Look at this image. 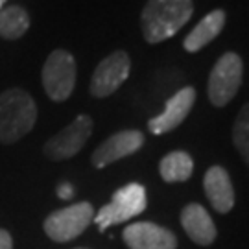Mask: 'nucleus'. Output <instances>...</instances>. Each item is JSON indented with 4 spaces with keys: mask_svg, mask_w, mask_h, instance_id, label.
<instances>
[{
    "mask_svg": "<svg viewBox=\"0 0 249 249\" xmlns=\"http://www.w3.org/2000/svg\"><path fill=\"white\" fill-rule=\"evenodd\" d=\"M194 13V0H148L141 13V28L150 45L174 37Z\"/></svg>",
    "mask_w": 249,
    "mask_h": 249,
    "instance_id": "nucleus-1",
    "label": "nucleus"
},
{
    "mask_svg": "<svg viewBox=\"0 0 249 249\" xmlns=\"http://www.w3.org/2000/svg\"><path fill=\"white\" fill-rule=\"evenodd\" d=\"M37 122V106L22 89H8L0 94V142L13 144L26 137Z\"/></svg>",
    "mask_w": 249,
    "mask_h": 249,
    "instance_id": "nucleus-2",
    "label": "nucleus"
},
{
    "mask_svg": "<svg viewBox=\"0 0 249 249\" xmlns=\"http://www.w3.org/2000/svg\"><path fill=\"white\" fill-rule=\"evenodd\" d=\"M146 205H148L146 188L141 183H129V185L116 190L111 197V201L104 205L98 213L94 214L92 222L96 223L100 231L104 232L113 225L124 223L129 218H135L141 213H144Z\"/></svg>",
    "mask_w": 249,
    "mask_h": 249,
    "instance_id": "nucleus-3",
    "label": "nucleus"
},
{
    "mask_svg": "<svg viewBox=\"0 0 249 249\" xmlns=\"http://www.w3.org/2000/svg\"><path fill=\"white\" fill-rule=\"evenodd\" d=\"M244 78V61L236 52H225L214 63L207 94L214 107H225L240 90Z\"/></svg>",
    "mask_w": 249,
    "mask_h": 249,
    "instance_id": "nucleus-4",
    "label": "nucleus"
},
{
    "mask_svg": "<svg viewBox=\"0 0 249 249\" xmlns=\"http://www.w3.org/2000/svg\"><path fill=\"white\" fill-rule=\"evenodd\" d=\"M76 59L69 50L57 48L46 57L43 65V87L52 102H65L71 98L76 87Z\"/></svg>",
    "mask_w": 249,
    "mask_h": 249,
    "instance_id": "nucleus-5",
    "label": "nucleus"
},
{
    "mask_svg": "<svg viewBox=\"0 0 249 249\" xmlns=\"http://www.w3.org/2000/svg\"><path fill=\"white\" fill-rule=\"evenodd\" d=\"M92 218H94L92 205L89 201H80L48 214V218L43 223V229L50 240L63 244L78 238L92 223Z\"/></svg>",
    "mask_w": 249,
    "mask_h": 249,
    "instance_id": "nucleus-6",
    "label": "nucleus"
},
{
    "mask_svg": "<svg viewBox=\"0 0 249 249\" xmlns=\"http://www.w3.org/2000/svg\"><path fill=\"white\" fill-rule=\"evenodd\" d=\"M92 135V118L89 115H78L67 127L55 133L45 142V155L50 160H65L83 150Z\"/></svg>",
    "mask_w": 249,
    "mask_h": 249,
    "instance_id": "nucleus-7",
    "label": "nucleus"
},
{
    "mask_svg": "<svg viewBox=\"0 0 249 249\" xmlns=\"http://www.w3.org/2000/svg\"><path fill=\"white\" fill-rule=\"evenodd\" d=\"M131 72V59L125 50H115L98 63L92 72L89 90L94 98H107L122 87Z\"/></svg>",
    "mask_w": 249,
    "mask_h": 249,
    "instance_id": "nucleus-8",
    "label": "nucleus"
},
{
    "mask_svg": "<svg viewBox=\"0 0 249 249\" xmlns=\"http://www.w3.org/2000/svg\"><path fill=\"white\" fill-rule=\"evenodd\" d=\"M144 144V133L139 129H124L111 135L100 144L90 155V162L94 168H106L116 160L124 159L139 151Z\"/></svg>",
    "mask_w": 249,
    "mask_h": 249,
    "instance_id": "nucleus-9",
    "label": "nucleus"
},
{
    "mask_svg": "<svg viewBox=\"0 0 249 249\" xmlns=\"http://www.w3.org/2000/svg\"><path fill=\"white\" fill-rule=\"evenodd\" d=\"M194 104H196V89L183 87L166 102L164 111L160 115L153 116L148 122V129L153 135H164L174 131L178 125L185 122V118L192 111Z\"/></svg>",
    "mask_w": 249,
    "mask_h": 249,
    "instance_id": "nucleus-10",
    "label": "nucleus"
},
{
    "mask_svg": "<svg viewBox=\"0 0 249 249\" xmlns=\"http://www.w3.org/2000/svg\"><path fill=\"white\" fill-rule=\"evenodd\" d=\"M125 246L129 249H176V234L157 223L137 222L127 225L122 232Z\"/></svg>",
    "mask_w": 249,
    "mask_h": 249,
    "instance_id": "nucleus-11",
    "label": "nucleus"
},
{
    "mask_svg": "<svg viewBox=\"0 0 249 249\" xmlns=\"http://www.w3.org/2000/svg\"><path fill=\"white\" fill-rule=\"evenodd\" d=\"M205 196L211 201L214 211L229 213L234 207V188L227 170L222 166H211L203 178Z\"/></svg>",
    "mask_w": 249,
    "mask_h": 249,
    "instance_id": "nucleus-12",
    "label": "nucleus"
},
{
    "mask_svg": "<svg viewBox=\"0 0 249 249\" xmlns=\"http://www.w3.org/2000/svg\"><path fill=\"white\" fill-rule=\"evenodd\" d=\"M181 225L188 238L197 246H211L216 240V225L199 203H188L181 211Z\"/></svg>",
    "mask_w": 249,
    "mask_h": 249,
    "instance_id": "nucleus-13",
    "label": "nucleus"
},
{
    "mask_svg": "<svg viewBox=\"0 0 249 249\" xmlns=\"http://www.w3.org/2000/svg\"><path fill=\"white\" fill-rule=\"evenodd\" d=\"M225 20H227V15L223 9H214L209 15H205L196 24V28L185 37V43H183L185 50L190 53H196L209 43H213L214 39L222 34Z\"/></svg>",
    "mask_w": 249,
    "mask_h": 249,
    "instance_id": "nucleus-14",
    "label": "nucleus"
},
{
    "mask_svg": "<svg viewBox=\"0 0 249 249\" xmlns=\"http://www.w3.org/2000/svg\"><path fill=\"white\" fill-rule=\"evenodd\" d=\"M194 172V160L187 151H170L159 162V174L166 183H183Z\"/></svg>",
    "mask_w": 249,
    "mask_h": 249,
    "instance_id": "nucleus-15",
    "label": "nucleus"
},
{
    "mask_svg": "<svg viewBox=\"0 0 249 249\" xmlns=\"http://www.w3.org/2000/svg\"><path fill=\"white\" fill-rule=\"evenodd\" d=\"M30 28V15L22 6H8L0 9V37L15 41Z\"/></svg>",
    "mask_w": 249,
    "mask_h": 249,
    "instance_id": "nucleus-16",
    "label": "nucleus"
},
{
    "mask_svg": "<svg viewBox=\"0 0 249 249\" xmlns=\"http://www.w3.org/2000/svg\"><path fill=\"white\" fill-rule=\"evenodd\" d=\"M232 144L249 166V102L244 104L232 124Z\"/></svg>",
    "mask_w": 249,
    "mask_h": 249,
    "instance_id": "nucleus-17",
    "label": "nucleus"
},
{
    "mask_svg": "<svg viewBox=\"0 0 249 249\" xmlns=\"http://www.w3.org/2000/svg\"><path fill=\"white\" fill-rule=\"evenodd\" d=\"M57 196L61 197V199H72L74 197V187H72L71 183H61V185H57Z\"/></svg>",
    "mask_w": 249,
    "mask_h": 249,
    "instance_id": "nucleus-18",
    "label": "nucleus"
},
{
    "mask_svg": "<svg viewBox=\"0 0 249 249\" xmlns=\"http://www.w3.org/2000/svg\"><path fill=\"white\" fill-rule=\"evenodd\" d=\"M0 249H13V238L6 229H0Z\"/></svg>",
    "mask_w": 249,
    "mask_h": 249,
    "instance_id": "nucleus-19",
    "label": "nucleus"
},
{
    "mask_svg": "<svg viewBox=\"0 0 249 249\" xmlns=\"http://www.w3.org/2000/svg\"><path fill=\"white\" fill-rule=\"evenodd\" d=\"M4 4H6V0H0V9L4 8Z\"/></svg>",
    "mask_w": 249,
    "mask_h": 249,
    "instance_id": "nucleus-20",
    "label": "nucleus"
},
{
    "mask_svg": "<svg viewBox=\"0 0 249 249\" xmlns=\"http://www.w3.org/2000/svg\"><path fill=\"white\" fill-rule=\"evenodd\" d=\"M76 249H85V248H76Z\"/></svg>",
    "mask_w": 249,
    "mask_h": 249,
    "instance_id": "nucleus-21",
    "label": "nucleus"
}]
</instances>
